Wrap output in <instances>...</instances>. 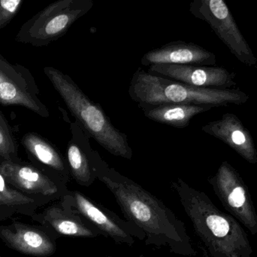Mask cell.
Here are the masks:
<instances>
[{"label":"cell","mask_w":257,"mask_h":257,"mask_svg":"<svg viewBox=\"0 0 257 257\" xmlns=\"http://www.w3.org/2000/svg\"><path fill=\"white\" fill-rule=\"evenodd\" d=\"M139 257H145V256H139Z\"/></svg>","instance_id":"obj_24"},{"label":"cell","mask_w":257,"mask_h":257,"mask_svg":"<svg viewBox=\"0 0 257 257\" xmlns=\"http://www.w3.org/2000/svg\"><path fill=\"white\" fill-rule=\"evenodd\" d=\"M148 72L193 87L229 89L237 84L236 73L223 66L196 65H153Z\"/></svg>","instance_id":"obj_11"},{"label":"cell","mask_w":257,"mask_h":257,"mask_svg":"<svg viewBox=\"0 0 257 257\" xmlns=\"http://www.w3.org/2000/svg\"><path fill=\"white\" fill-rule=\"evenodd\" d=\"M72 137L67 144L66 159L71 178L79 186L89 187L96 180L93 168V148L90 136L87 135L78 122H70Z\"/></svg>","instance_id":"obj_17"},{"label":"cell","mask_w":257,"mask_h":257,"mask_svg":"<svg viewBox=\"0 0 257 257\" xmlns=\"http://www.w3.org/2000/svg\"><path fill=\"white\" fill-rule=\"evenodd\" d=\"M18 142L5 115L0 110V164L21 160Z\"/></svg>","instance_id":"obj_20"},{"label":"cell","mask_w":257,"mask_h":257,"mask_svg":"<svg viewBox=\"0 0 257 257\" xmlns=\"http://www.w3.org/2000/svg\"><path fill=\"white\" fill-rule=\"evenodd\" d=\"M128 95L138 105L191 104L213 107L241 105L249 99L238 89H205L193 87L164 77L152 75L139 67L128 87Z\"/></svg>","instance_id":"obj_4"},{"label":"cell","mask_w":257,"mask_h":257,"mask_svg":"<svg viewBox=\"0 0 257 257\" xmlns=\"http://www.w3.org/2000/svg\"><path fill=\"white\" fill-rule=\"evenodd\" d=\"M43 70L83 131L111 155L131 160L133 152L127 135L113 125L102 107L67 74L53 66Z\"/></svg>","instance_id":"obj_3"},{"label":"cell","mask_w":257,"mask_h":257,"mask_svg":"<svg viewBox=\"0 0 257 257\" xmlns=\"http://www.w3.org/2000/svg\"><path fill=\"white\" fill-rule=\"evenodd\" d=\"M23 0H0V30L8 25L19 12Z\"/></svg>","instance_id":"obj_21"},{"label":"cell","mask_w":257,"mask_h":257,"mask_svg":"<svg viewBox=\"0 0 257 257\" xmlns=\"http://www.w3.org/2000/svg\"><path fill=\"white\" fill-rule=\"evenodd\" d=\"M93 0H58L26 21L15 40L44 47L63 37L81 17L93 9Z\"/></svg>","instance_id":"obj_5"},{"label":"cell","mask_w":257,"mask_h":257,"mask_svg":"<svg viewBox=\"0 0 257 257\" xmlns=\"http://www.w3.org/2000/svg\"><path fill=\"white\" fill-rule=\"evenodd\" d=\"M65 205L78 211L99 230L102 236L111 238L116 244L132 247L145 241V234L131 222L118 215L77 190H68L60 199Z\"/></svg>","instance_id":"obj_7"},{"label":"cell","mask_w":257,"mask_h":257,"mask_svg":"<svg viewBox=\"0 0 257 257\" xmlns=\"http://www.w3.org/2000/svg\"><path fill=\"white\" fill-rule=\"evenodd\" d=\"M96 180L112 193L126 220L144 234L148 246L165 248L182 256H196L184 223L160 199L110 167L99 152L92 153Z\"/></svg>","instance_id":"obj_1"},{"label":"cell","mask_w":257,"mask_h":257,"mask_svg":"<svg viewBox=\"0 0 257 257\" xmlns=\"http://www.w3.org/2000/svg\"><path fill=\"white\" fill-rule=\"evenodd\" d=\"M208 183L223 208L248 229L257 234V214L248 187L238 172L227 161H223Z\"/></svg>","instance_id":"obj_9"},{"label":"cell","mask_w":257,"mask_h":257,"mask_svg":"<svg viewBox=\"0 0 257 257\" xmlns=\"http://www.w3.org/2000/svg\"><path fill=\"white\" fill-rule=\"evenodd\" d=\"M31 218L57 238H96L102 236L99 230L78 211L60 200L51 204L42 212L36 213Z\"/></svg>","instance_id":"obj_12"},{"label":"cell","mask_w":257,"mask_h":257,"mask_svg":"<svg viewBox=\"0 0 257 257\" xmlns=\"http://www.w3.org/2000/svg\"><path fill=\"white\" fill-rule=\"evenodd\" d=\"M213 257H228V256H222V255H217V256H213Z\"/></svg>","instance_id":"obj_23"},{"label":"cell","mask_w":257,"mask_h":257,"mask_svg":"<svg viewBox=\"0 0 257 257\" xmlns=\"http://www.w3.org/2000/svg\"><path fill=\"white\" fill-rule=\"evenodd\" d=\"M0 174L15 190L36 201L41 207L60 200L69 190L58 178L21 159L1 163Z\"/></svg>","instance_id":"obj_8"},{"label":"cell","mask_w":257,"mask_h":257,"mask_svg":"<svg viewBox=\"0 0 257 257\" xmlns=\"http://www.w3.org/2000/svg\"><path fill=\"white\" fill-rule=\"evenodd\" d=\"M0 196L9 202L16 214L32 217L37 213L40 205L28 196L12 187L0 174Z\"/></svg>","instance_id":"obj_19"},{"label":"cell","mask_w":257,"mask_h":257,"mask_svg":"<svg viewBox=\"0 0 257 257\" xmlns=\"http://www.w3.org/2000/svg\"><path fill=\"white\" fill-rule=\"evenodd\" d=\"M0 238L9 248L23 254L47 257L55 253L58 238L43 226L14 222L0 226Z\"/></svg>","instance_id":"obj_13"},{"label":"cell","mask_w":257,"mask_h":257,"mask_svg":"<svg viewBox=\"0 0 257 257\" xmlns=\"http://www.w3.org/2000/svg\"><path fill=\"white\" fill-rule=\"evenodd\" d=\"M190 13L206 22L230 52L244 64L256 66V57L223 0H193Z\"/></svg>","instance_id":"obj_6"},{"label":"cell","mask_w":257,"mask_h":257,"mask_svg":"<svg viewBox=\"0 0 257 257\" xmlns=\"http://www.w3.org/2000/svg\"><path fill=\"white\" fill-rule=\"evenodd\" d=\"M21 142L31 164L68 185L72 178L66 156L55 145L35 132L24 134Z\"/></svg>","instance_id":"obj_16"},{"label":"cell","mask_w":257,"mask_h":257,"mask_svg":"<svg viewBox=\"0 0 257 257\" xmlns=\"http://www.w3.org/2000/svg\"><path fill=\"white\" fill-rule=\"evenodd\" d=\"M216 62L214 53L193 42L180 40L153 48L141 59V64L148 67L157 64L214 66Z\"/></svg>","instance_id":"obj_14"},{"label":"cell","mask_w":257,"mask_h":257,"mask_svg":"<svg viewBox=\"0 0 257 257\" xmlns=\"http://www.w3.org/2000/svg\"><path fill=\"white\" fill-rule=\"evenodd\" d=\"M15 214L16 212L13 208L9 205V202L0 196V220L3 221V220H7Z\"/></svg>","instance_id":"obj_22"},{"label":"cell","mask_w":257,"mask_h":257,"mask_svg":"<svg viewBox=\"0 0 257 257\" xmlns=\"http://www.w3.org/2000/svg\"><path fill=\"white\" fill-rule=\"evenodd\" d=\"M202 131L226 143L250 164L257 163V150L250 131L233 113L204 125Z\"/></svg>","instance_id":"obj_15"},{"label":"cell","mask_w":257,"mask_h":257,"mask_svg":"<svg viewBox=\"0 0 257 257\" xmlns=\"http://www.w3.org/2000/svg\"><path fill=\"white\" fill-rule=\"evenodd\" d=\"M40 90L33 74L25 66L10 63L0 54V105L21 106L42 118L50 116L39 99Z\"/></svg>","instance_id":"obj_10"},{"label":"cell","mask_w":257,"mask_h":257,"mask_svg":"<svg viewBox=\"0 0 257 257\" xmlns=\"http://www.w3.org/2000/svg\"><path fill=\"white\" fill-rule=\"evenodd\" d=\"M183 209L211 257H251L253 249L238 221L219 210L203 192L178 178L171 182Z\"/></svg>","instance_id":"obj_2"},{"label":"cell","mask_w":257,"mask_h":257,"mask_svg":"<svg viewBox=\"0 0 257 257\" xmlns=\"http://www.w3.org/2000/svg\"><path fill=\"white\" fill-rule=\"evenodd\" d=\"M139 107L150 120L176 128H187L194 116L214 108L211 106L175 104Z\"/></svg>","instance_id":"obj_18"}]
</instances>
